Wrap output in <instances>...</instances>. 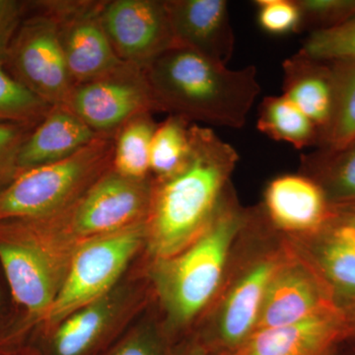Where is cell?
<instances>
[{
	"instance_id": "1",
	"label": "cell",
	"mask_w": 355,
	"mask_h": 355,
	"mask_svg": "<svg viewBox=\"0 0 355 355\" xmlns=\"http://www.w3.org/2000/svg\"><path fill=\"white\" fill-rule=\"evenodd\" d=\"M191 157L183 169L162 181L153 180L146 244L155 260L182 253L207 230L239 160L234 147L209 128L191 123Z\"/></svg>"
},
{
	"instance_id": "2",
	"label": "cell",
	"mask_w": 355,
	"mask_h": 355,
	"mask_svg": "<svg viewBox=\"0 0 355 355\" xmlns=\"http://www.w3.org/2000/svg\"><path fill=\"white\" fill-rule=\"evenodd\" d=\"M144 71L158 112L197 125L242 128L261 93L254 65L231 69L184 46L166 51Z\"/></svg>"
},
{
	"instance_id": "3",
	"label": "cell",
	"mask_w": 355,
	"mask_h": 355,
	"mask_svg": "<svg viewBox=\"0 0 355 355\" xmlns=\"http://www.w3.org/2000/svg\"><path fill=\"white\" fill-rule=\"evenodd\" d=\"M229 189L207 230L177 256L155 260L153 279L173 323L188 324L216 295L229 250L246 221Z\"/></svg>"
},
{
	"instance_id": "4",
	"label": "cell",
	"mask_w": 355,
	"mask_h": 355,
	"mask_svg": "<svg viewBox=\"0 0 355 355\" xmlns=\"http://www.w3.org/2000/svg\"><path fill=\"white\" fill-rule=\"evenodd\" d=\"M78 243L36 219L0 221V263L16 302L44 322L57 298Z\"/></svg>"
},
{
	"instance_id": "5",
	"label": "cell",
	"mask_w": 355,
	"mask_h": 355,
	"mask_svg": "<svg viewBox=\"0 0 355 355\" xmlns=\"http://www.w3.org/2000/svg\"><path fill=\"white\" fill-rule=\"evenodd\" d=\"M114 137L98 135L73 155L21 172L0 191V221L55 216L112 169Z\"/></svg>"
},
{
	"instance_id": "6",
	"label": "cell",
	"mask_w": 355,
	"mask_h": 355,
	"mask_svg": "<svg viewBox=\"0 0 355 355\" xmlns=\"http://www.w3.org/2000/svg\"><path fill=\"white\" fill-rule=\"evenodd\" d=\"M146 222L79 242L67 275L43 323L51 331L77 310L116 288V282L146 244Z\"/></svg>"
},
{
	"instance_id": "7",
	"label": "cell",
	"mask_w": 355,
	"mask_h": 355,
	"mask_svg": "<svg viewBox=\"0 0 355 355\" xmlns=\"http://www.w3.org/2000/svg\"><path fill=\"white\" fill-rule=\"evenodd\" d=\"M153 180L128 179L109 170L76 202L42 221L55 234L79 243L146 222Z\"/></svg>"
},
{
	"instance_id": "8",
	"label": "cell",
	"mask_w": 355,
	"mask_h": 355,
	"mask_svg": "<svg viewBox=\"0 0 355 355\" xmlns=\"http://www.w3.org/2000/svg\"><path fill=\"white\" fill-rule=\"evenodd\" d=\"M27 12L9 46L4 65L33 94L51 107L67 106L73 88L57 23L36 3ZM29 9V8H28Z\"/></svg>"
},
{
	"instance_id": "9",
	"label": "cell",
	"mask_w": 355,
	"mask_h": 355,
	"mask_svg": "<svg viewBox=\"0 0 355 355\" xmlns=\"http://www.w3.org/2000/svg\"><path fill=\"white\" fill-rule=\"evenodd\" d=\"M57 23L58 38L74 85L96 80L127 62L116 55L101 20L103 1H36Z\"/></svg>"
},
{
	"instance_id": "10",
	"label": "cell",
	"mask_w": 355,
	"mask_h": 355,
	"mask_svg": "<svg viewBox=\"0 0 355 355\" xmlns=\"http://www.w3.org/2000/svg\"><path fill=\"white\" fill-rule=\"evenodd\" d=\"M65 107L93 132L109 137L135 116L158 112L146 71L130 64L76 85Z\"/></svg>"
},
{
	"instance_id": "11",
	"label": "cell",
	"mask_w": 355,
	"mask_h": 355,
	"mask_svg": "<svg viewBox=\"0 0 355 355\" xmlns=\"http://www.w3.org/2000/svg\"><path fill=\"white\" fill-rule=\"evenodd\" d=\"M338 307L335 292L316 261L291 245L266 292L254 331L297 323Z\"/></svg>"
},
{
	"instance_id": "12",
	"label": "cell",
	"mask_w": 355,
	"mask_h": 355,
	"mask_svg": "<svg viewBox=\"0 0 355 355\" xmlns=\"http://www.w3.org/2000/svg\"><path fill=\"white\" fill-rule=\"evenodd\" d=\"M101 20L119 58L139 69L177 46L166 0L103 1Z\"/></svg>"
},
{
	"instance_id": "13",
	"label": "cell",
	"mask_w": 355,
	"mask_h": 355,
	"mask_svg": "<svg viewBox=\"0 0 355 355\" xmlns=\"http://www.w3.org/2000/svg\"><path fill=\"white\" fill-rule=\"evenodd\" d=\"M347 335V312L338 307L297 323L254 331L229 355H330Z\"/></svg>"
},
{
	"instance_id": "14",
	"label": "cell",
	"mask_w": 355,
	"mask_h": 355,
	"mask_svg": "<svg viewBox=\"0 0 355 355\" xmlns=\"http://www.w3.org/2000/svg\"><path fill=\"white\" fill-rule=\"evenodd\" d=\"M177 46L227 65L235 48L228 3L224 0H166Z\"/></svg>"
},
{
	"instance_id": "15",
	"label": "cell",
	"mask_w": 355,
	"mask_h": 355,
	"mask_svg": "<svg viewBox=\"0 0 355 355\" xmlns=\"http://www.w3.org/2000/svg\"><path fill=\"white\" fill-rule=\"evenodd\" d=\"M265 210L275 227L295 234L322 232L331 214L323 189L304 175L275 178L266 188Z\"/></svg>"
},
{
	"instance_id": "16",
	"label": "cell",
	"mask_w": 355,
	"mask_h": 355,
	"mask_svg": "<svg viewBox=\"0 0 355 355\" xmlns=\"http://www.w3.org/2000/svg\"><path fill=\"white\" fill-rule=\"evenodd\" d=\"M286 244L257 261L240 277L222 306L218 321L222 342L231 349L253 333L270 282L289 252Z\"/></svg>"
},
{
	"instance_id": "17",
	"label": "cell",
	"mask_w": 355,
	"mask_h": 355,
	"mask_svg": "<svg viewBox=\"0 0 355 355\" xmlns=\"http://www.w3.org/2000/svg\"><path fill=\"white\" fill-rule=\"evenodd\" d=\"M282 71V95L294 103L316 125L321 139L335 109L334 64L316 60L301 49L284 60Z\"/></svg>"
},
{
	"instance_id": "18",
	"label": "cell",
	"mask_w": 355,
	"mask_h": 355,
	"mask_svg": "<svg viewBox=\"0 0 355 355\" xmlns=\"http://www.w3.org/2000/svg\"><path fill=\"white\" fill-rule=\"evenodd\" d=\"M98 135L67 107H53L23 144L20 171L64 160L88 146Z\"/></svg>"
},
{
	"instance_id": "19",
	"label": "cell",
	"mask_w": 355,
	"mask_h": 355,
	"mask_svg": "<svg viewBox=\"0 0 355 355\" xmlns=\"http://www.w3.org/2000/svg\"><path fill=\"white\" fill-rule=\"evenodd\" d=\"M125 295L114 288L94 302L65 318L53 336L55 355H85L120 321Z\"/></svg>"
},
{
	"instance_id": "20",
	"label": "cell",
	"mask_w": 355,
	"mask_h": 355,
	"mask_svg": "<svg viewBox=\"0 0 355 355\" xmlns=\"http://www.w3.org/2000/svg\"><path fill=\"white\" fill-rule=\"evenodd\" d=\"M300 174L316 182L333 203L355 202V144L301 155Z\"/></svg>"
},
{
	"instance_id": "21",
	"label": "cell",
	"mask_w": 355,
	"mask_h": 355,
	"mask_svg": "<svg viewBox=\"0 0 355 355\" xmlns=\"http://www.w3.org/2000/svg\"><path fill=\"white\" fill-rule=\"evenodd\" d=\"M257 128L270 139L297 149L319 146L316 125L284 95L263 98L259 107Z\"/></svg>"
},
{
	"instance_id": "22",
	"label": "cell",
	"mask_w": 355,
	"mask_h": 355,
	"mask_svg": "<svg viewBox=\"0 0 355 355\" xmlns=\"http://www.w3.org/2000/svg\"><path fill=\"white\" fill-rule=\"evenodd\" d=\"M158 123L153 113L135 116L114 135L112 169L132 180L149 179L150 149Z\"/></svg>"
},
{
	"instance_id": "23",
	"label": "cell",
	"mask_w": 355,
	"mask_h": 355,
	"mask_svg": "<svg viewBox=\"0 0 355 355\" xmlns=\"http://www.w3.org/2000/svg\"><path fill=\"white\" fill-rule=\"evenodd\" d=\"M191 123L169 114L158 123L150 149V174L153 181H162L177 174L191 157Z\"/></svg>"
},
{
	"instance_id": "24",
	"label": "cell",
	"mask_w": 355,
	"mask_h": 355,
	"mask_svg": "<svg viewBox=\"0 0 355 355\" xmlns=\"http://www.w3.org/2000/svg\"><path fill=\"white\" fill-rule=\"evenodd\" d=\"M336 74V102L328 128L319 147L336 151L355 144V62L333 64Z\"/></svg>"
},
{
	"instance_id": "25",
	"label": "cell",
	"mask_w": 355,
	"mask_h": 355,
	"mask_svg": "<svg viewBox=\"0 0 355 355\" xmlns=\"http://www.w3.org/2000/svg\"><path fill=\"white\" fill-rule=\"evenodd\" d=\"M51 108L18 83L0 60V121L36 127Z\"/></svg>"
},
{
	"instance_id": "26",
	"label": "cell",
	"mask_w": 355,
	"mask_h": 355,
	"mask_svg": "<svg viewBox=\"0 0 355 355\" xmlns=\"http://www.w3.org/2000/svg\"><path fill=\"white\" fill-rule=\"evenodd\" d=\"M320 248L317 266L335 294H343L355 302V249L327 234Z\"/></svg>"
},
{
	"instance_id": "27",
	"label": "cell",
	"mask_w": 355,
	"mask_h": 355,
	"mask_svg": "<svg viewBox=\"0 0 355 355\" xmlns=\"http://www.w3.org/2000/svg\"><path fill=\"white\" fill-rule=\"evenodd\" d=\"M301 49L329 64L355 62V16L342 24L311 32Z\"/></svg>"
},
{
	"instance_id": "28",
	"label": "cell",
	"mask_w": 355,
	"mask_h": 355,
	"mask_svg": "<svg viewBox=\"0 0 355 355\" xmlns=\"http://www.w3.org/2000/svg\"><path fill=\"white\" fill-rule=\"evenodd\" d=\"M300 11L299 32L342 24L355 16V0H296Z\"/></svg>"
},
{
	"instance_id": "29",
	"label": "cell",
	"mask_w": 355,
	"mask_h": 355,
	"mask_svg": "<svg viewBox=\"0 0 355 355\" xmlns=\"http://www.w3.org/2000/svg\"><path fill=\"white\" fill-rule=\"evenodd\" d=\"M34 128L0 121V191L20 174L21 148Z\"/></svg>"
},
{
	"instance_id": "30",
	"label": "cell",
	"mask_w": 355,
	"mask_h": 355,
	"mask_svg": "<svg viewBox=\"0 0 355 355\" xmlns=\"http://www.w3.org/2000/svg\"><path fill=\"white\" fill-rule=\"evenodd\" d=\"M258 22L263 31L272 35L298 33L300 11L296 0H257Z\"/></svg>"
},
{
	"instance_id": "31",
	"label": "cell",
	"mask_w": 355,
	"mask_h": 355,
	"mask_svg": "<svg viewBox=\"0 0 355 355\" xmlns=\"http://www.w3.org/2000/svg\"><path fill=\"white\" fill-rule=\"evenodd\" d=\"M29 8V2L0 0V60H4L14 36Z\"/></svg>"
},
{
	"instance_id": "32",
	"label": "cell",
	"mask_w": 355,
	"mask_h": 355,
	"mask_svg": "<svg viewBox=\"0 0 355 355\" xmlns=\"http://www.w3.org/2000/svg\"><path fill=\"white\" fill-rule=\"evenodd\" d=\"M322 232L355 249V202L331 203V214Z\"/></svg>"
},
{
	"instance_id": "33",
	"label": "cell",
	"mask_w": 355,
	"mask_h": 355,
	"mask_svg": "<svg viewBox=\"0 0 355 355\" xmlns=\"http://www.w3.org/2000/svg\"><path fill=\"white\" fill-rule=\"evenodd\" d=\"M107 355H158L155 345L144 333H135L125 338Z\"/></svg>"
},
{
	"instance_id": "34",
	"label": "cell",
	"mask_w": 355,
	"mask_h": 355,
	"mask_svg": "<svg viewBox=\"0 0 355 355\" xmlns=\"http://www.w3.org/2000/svg\"><path fill=\"white\" fill-rule=\"evenodd\" d=\"M347 319H349V334H354L355 335V314H347Z\"/></svg>"
},
{
	"instance_id": "35",
	"label": "cell",
	"mask_w": 355,
	"mask_h": 355,
	"mask_svg": "<svg viewBox=\"0 0 355 355\" xmlns=\"http://www.w3.org/2000/svg\"><path fill=\"white\" fill-rule=\"evenodd\" d=\"M186 355H205V352L200 347H195V349H191Z\"/></svg>"
},
{
	"instance_id": "36",
	"label": "cell",
	"mask_w": 355,
	"mask_h": 355,
	"mask_svg": "<svg viewBox=\"0 0 355 355\" xmlns=\"http://www.w3.org/2000/svg\"><path fill=\"white\" fill-rule=\"evenodd\" d=\"M347 312V311H345ZM347 314H355V302L352 303V307H350V311L347 312Z\"/></svg>"
}]
</instances>
